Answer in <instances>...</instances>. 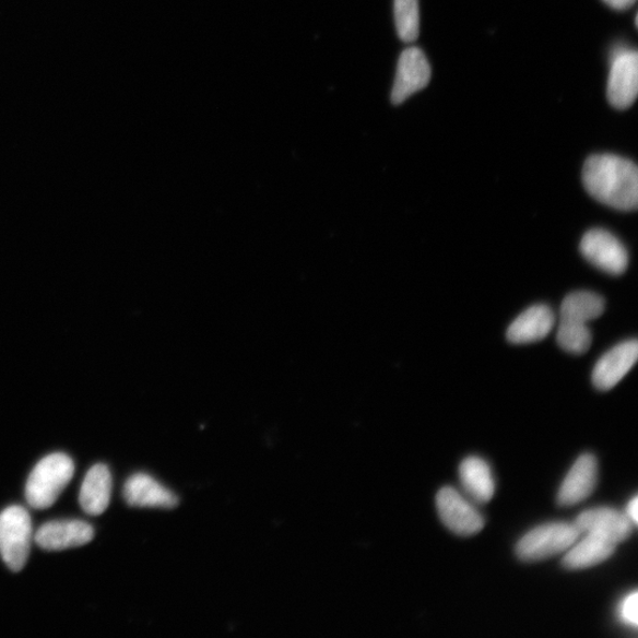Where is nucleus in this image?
<instances>
[{"instance_id":"obj_1","label":"nucleus","mask_w":638,"mask_h":638,"mask_svg":"<svg viewBox=\"0 0 638 638\" xmlns=\"http://www.w3.org/2000/svg\"><path fill=\"white\" fill-rule=\"evenodd\" d=\"M588 193L619 211H633L638 204V170L626 157L614 154L590 156L583 167Z\"/></svg>"},{"instance_id":"obj_2","label":"nucleus","mask_w":638,"mask_h":638,"mask_svg":"<svg viewBox=\"0 0 638 638\" xmlns=\"http://www.w3.org/2000/svg\"><path fill=\"white\" fill-rule=\"evenodd\" d=\"M75 465L70 457L54 453L42 459L28 475L25 497L36 510L51 507L74 476Z\"/></svg>"},{"instance_id":"obj_3","label":"nucleus","mask_w":638,"mask_h":638,"mask_svg":"<svg viewBox=\"0 0 638 638\" xmlns=\"http://www.w3.org/2000/svg\"><path fill=\"white\" fill-rule=\"evenodd\" d=\"M33 542L32 517L21 506L0 513V556L13 572L25 567Z\"/></svg>"},{"instance_id":"obj_4","label":"nucleus","mask_w":638,"mask_h":638,"mask_svg":"<svg viewBox=\"0 0 638 638\" xmlns=\"http://www.w3.org/2000/svg\"><path fill=\"white\" fill-rule=\"evenodd\" d=\"M582 533L570 523H550L528 532L516 547L523 562H540L569 550Z\"/></svg>"},{"instance_id":"obj_5","label":"nucleus","mask_w":638,"mask_h":638,"mask_svg":"<svg viewBox=\"0 0 638 638\" xmlns=\"http://www.w3.org/2000/svg\"><path fill=\"white\" fill-rule=\"evenodd\" d=\"M638 93V54L635 49L617 46L612 51L607 99L619 110L629 108Z\"/></svg>"},{"instance_id":"obj_6","label":"nucleus","mask_w":638,"mask_h":638,"mask_svg":"<svg viewBox=\"0 0 638 638\" xmlns=\"http://www.w3.org/2000/svg\"><path fill=\"white\" fill-rule=\"evenodd\" d=\"M581 252L598 269L619 275L628 268L629 257L623 245L611 232L594 228L584 235Z\"/></svg>"},{"instance_id":"obj_7","label":"nucleus","mask_w":638,"mask_h":638,"mask_svg":"<svg viewBox=\"0 0 638 638\" xmlns=\"http://www.w3.org/2000/svg\"><path fill=\"white\" fill-rule=\"evenodd\" d=\"M437 507L442 523L458 535L470 536L484 529L482 515L453 487L440 489Z\"/></svg>"},{"instance_id":"obj_8","label":"nucleus","mask_w":638,"mask_h":638,"mask_svg":"<svg viewBox=\"0 0 638 638\" xmlns=\"http://www.w3.org/2000/svg\"><path fill=\"white\" fill-rule=\"evenodd\" d=\"M432 78V69L422 49L412 47L402 51L391 91V103L401 105L413 94L423 91Z\"/></svg>"},{"instance_id":"obj_9","label":"nucleus","mask_w":638,"mask_h":638,"mask_svg":"<svg viewBox=\"0 0 638 638\" xmlns=\"http://www.w3.org/2000/svg\"><path fill=\"white\" fill-rule=\"evenodd\" d=\"M574 524L581 533L600 535L616 545L629 539L635 525L626 513L607 507L579 515Z\"/></svg>"},{"instance_id":"obj_10","label":"nucleus","mask_w":638,"mask_h":638,"mask_svg":"<svg viewBox=\"0 0 638 638\" xmlns=\"http://www.w3.org/2000/svg\"><path fill=\"white\" fill-rule=\"evenodd\" d=\"M94 536V528L85 521L58 520L40 527L35 542L43 550L60 551L88 544Z\"/></svg>"},{"instance_id":"obj_11","label":"nucleus","mask_w":638,"mask_h":638,"mask_svg":"<svg viewBox=\"0 0 638 638\" xmlns=\"http://www.w3.org/2000/svg\"><path fill=\"white\" fill-rule=\"evenodd\" d=\"M638 343L636 340L617 344L607 352L594 367L592 373L593 386L599 390L613 389L636 364Z\"/></svg>"},{"instance_id":"obj_12","label":"nucleus","mask_w":638,"mask_h":638,"mask_svg":"<svg viewBox=\"0 0 638 638\" xmlns=\"http://www.w3.org/2000/svg\"><path fill=\"white\" fill-rule=\"evenodd\" d=\"M598 472L596 458L589 453L579 457L559 488L558 505L570 507L586 500L596 487Z\"/></svg>"},{"instance_id":"obj_13","label":"nucleus","mask_w":638,"mask_h":638,"mask_svg":"<svg viewBox=\"0 0 638 638\" xmlns=\"http://www.w3.org/2000/svg\"><path fill=\"white\" fill-rule=\"evenodd\" d=\"M123 497L133 507H154V509H173L179 504L174 493L157 483L149 474L138 473L128 478Z\"/></svg>"},{"instance_id":"obj_14","label":"nucleus","mask_w":638,"mask_h":638,"mask_svg":"<svg viewBox=\"0 0 638 638\" xmlns=\"http://www.w3.org/2000/svg\"><path fill=\"white\" fill-rule=\"evenodd\" d=\"M556 323L553 310L543 304L519 315L507 330V340L513 344L539 342L548 336Z\"/></svg>"},{"instance_id":"obj_15","label":"nucleus","mask_w":638,"mask_h":638,"mask_svg":"<svg viewBox=\"0 0 638 638\" xmlns=\"http://www.w3.org/2000/svg\"><path fill=\"white\" fill-rule=\"evenodd\" d=\"M113 478L109 469L104 463H97L84 477L80 492L82 510L90 516H101L106 512L110 503Z\"/></svg>"},{"instance_id":"obj_16","label":"nucleus","mask_w":638,"mask_h":638,"mask_svg":"<svg viewBox=\"0 0 638 638\" xmlns=\"http://www.w3.org/2000/svg\"><path fill=\"white\" fill-rule=\"evenodd\" d=\"M460 482L470 498L477 504H486L495 496V478L488 463L482 458L470 457L461 462Z\"/></svg>"},{"instance_id":"obj_17","label":"nucleus","mask_w":638,"mask_h":638,"mask_svg":"<svg viewBox=\"0 0 638 638\" xmlns=\"http://www.w3.org/2000/svg\"><path fill=\"white\" fill-rule=\"evenodd\" d=\"M616 544L600 535L587 534L582 542L572 545L563 558V567L569 570H581L594 567L611 558Z\"/></svg>"},{"instance_id":"obj_18","label":"nucleus","mask_w":638,"mask_h":638,"mask_svg":"<svg viewBox=\"0 0 638 638\" xmlns=\"http://www.w3.org/2000/svg\"><path fill=\"white\" fill-rule=\"evenodd\" d=\"M605 309L604 299L593 293L577 292L564 299L560 308V319L584 323L602 316Z\"/></svg>"},{"instance_id":"obj_19","label":"nucleus","mask_w":638,"mask_h":638,"mask_svg":"<svg viewBox=\"0 0 638 638\" xmlns=\"http://www.w3.org/2000/svg\"><path fill=\"white\" fill-rule=\"evenodd\" d=\"M557 342L562 350L574 355H583L592 343L591 331L584 323L560 319Z\"/></svg>"},{"instance_id":"obj_20","label":"nucleus","mask_w":638,"mask_h":638,"mask_svg":"<svg viewBox=\"0 0 638 638\" xmlns=\"http://www.w3.org/2000/svg\"><path fill=\"white\" fill-rule=\"evenodd\" d=\"M397 32L401 40L412 43L420 34L418 0H394Z\"/></svg>"},{"instance_id":"obj_21","label":"nucleus","mask_w":638,"mask_h":638,"mask_svg":"<svg viewBox=\"0 0 638 638\" xmlns=\"http://www.w3.org/2000/svg\"><path fill=\"white\" fill-rule=\"evenodd\" d=\"M637 603H638L637 592H633L631 594H629V596L623 600L619 606V615L622 621H625L626 623H628V625H631L634 627H636L638 623Z\"/></svg>"},{"instance_id":"obj_22","label":"nucleus","mask_w":638,"mask_h":638,"mask_svg":"<svg viewBox=\"0 0 638 638\" xmlns=\"http://www.w3.org/2000/svg\"><path fill=\"white\" fill-rule=\"evenodd\" d=\"M603 2L615 10H627L636 3V0H603Z\"/></svg>"},{"instance_id":"obj_23","label":"nucleus","mask_w":638,"mask_h":638,"mask_svg":"<svg viewBox=\"0 0 638 638\" xmlns=\"http://www.w3.org/2000/svg\"><path fill=\"white\" fill-rule=\"evenodd\" d=\"M634 524L638 521V498L635 497L628 505L627 513Z\"/></svg>"}]
</instances>
